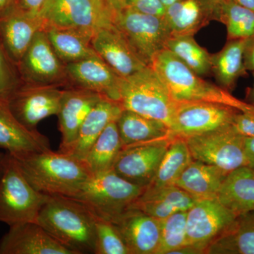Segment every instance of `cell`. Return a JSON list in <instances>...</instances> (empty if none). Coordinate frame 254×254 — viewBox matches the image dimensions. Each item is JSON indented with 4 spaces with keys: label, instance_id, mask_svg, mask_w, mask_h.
<instances>
[{
    "label": "cell",
    "instance_id": "6da1fadb",
    "mask_svg": "<svg viewBox=\"0 0 254 254\" xmlns=\"http://www.w3.org/2000/svg\"><path fill=\"white\" fill-rule=\"evenodd\" d=\"M14 158L32 186L47 195L73 198L91 176L82 160L59 150L50 148Z\"/></svg>",
    "mask_w": 254,
    "mask_h": 254
},
{
    "label": "cell",
    "instance_id": "7a4b0ae2",
    "mask_svg": "<svg viewBox=\"0 0 254 254\" xmlns=\"http://www.w3.org/2000/svg\"><path fill=\"white\" fill-rule=\"evenodd\" d=\"M36 222L75 254H94V214L78 200L47 195Z\"/></svg>",
    "mask_w": 254,
    "mask_h": 254
},
{
    "label": "cell",
    "instance_id": "3957f363",
    "mask_svg": "<svg viewBox=\"0 0 254 254\" xmlns=\"http://www.w3.org/2000/svg\"><path fill=\"white\" fill-rule=\"evenodd\" d=\"M168 87L177 103L208 102L254 113V106L237 99L227 90L205 81L168 50L155 55L150 65Z\"/></svg>",
    "mask_w": 254,
    "mask_h": 254
},
{
    "label": "cell",
    "instance_id": "277c9868",
    "mask_svg": "<svg viewBox=\"0 0 254 254\" xmlns=\"http://www.w3.org/2000/svg\"><path fill=\"white\" fill-rule=\"evenodd\" d=\"M119 103L123 110L158 120L170 128L177 105L168 87L150 66L123 78Z\"/></svg>",
    "mask_w": 254,
    "mask_h": 254
},
{
    "label": "cell",
    "instance_id": "5b68a950",
    "mask_svg": "<svg viewBox=\"0 0 254 254\" xmlns=\"http://www.w3.org/2000/svg\"><path fill=\"white\" fill-rule=\"evenodd\" d=\"M46 198L28 181L16 159L6 153L0 176V222L11 226L36 222Z\"/></svg>",
    "mask_w": 254,
    "mask_h": 254
},
{
    "label": "cell",
    "instance_id": "8992f818",
    "mask_svg": "<svg viewBox=\"0 0 254 254\" xmlns=\"http://www.w3.org/2000/svg\"><path fill=\"white\" fill-rule=\"evenodd\" d=\"M145 188L130 183L113 170L92 175L73 198L110 221L129 208Z\"/></svg>",
    "mask_w": 254,
    "mask_h": 254
},
{
    "label": "cell",
    "instance_id": "52a82bcc",
    "mask_svg": "<svg viewBox=\"0 0 254 254\" xmlns=\"http://www.w3.org/2000/svg\"><path fill=\"white\" fill-rule=\"evenodd\" d=\"M116 13L107 0H48L40 14L45 26L74 28L93 35L113 25Z\"/></svg>",
    "mask_w": 254,
    "mask_h": 254
},
{
    "label": "cell",
    "instance_id": "ba28073f",
    "mask_svg": "<svg viewBox=\"0 0 254 254\" xmlns=\"http://www.w3.org/2000/svg\"><path fill=\"white\" fill-rule=\"evenodd\" d=\"M193 160L221 169L229 174L247 166L245 138L231 125L185 138Z\"/></svg>",
    "mask_w": 254,
    "mask_h": 254
},
{
    "label": "cell",
    "instance_id": "9c48e42d",
    "mask_svg": "<svg viewBox=\"0 0 254 254\" xmlns=\"http://www.w3.org/2000/svg\"><path fill=\"white\" fill-rule=\"evenodd\" d=\"M114 24L145 64L165 49L170 32L163 16H153L123 8L115 15Z\"/></svg>",
    "mask_w": 254,
    "mask_h": 254
},
{
    "label": "cell",
    "instance_id": "30bf717a",
    "mask_svg": "<svg viewBox=\"0 0 254 254\" xmlns=\"http://www.w3.org/2000/svg\"><path fill=\"white\" fill-rule=\"evenodd\" d=\"M16 68L25 84L69 87L66 66L55 53L43 29L35 35Z\"/></svg>",
    "mask_w": 254,
    "mask_h": 254
},
{
    "label": "cell",
    "instance_id": "8fae6325",
    "mask_svg": "<svg viewBox=\"0 0 254 254\" xmlns=\"http://www.w3.org/2000/svg\"><path fill=\"white\" fill-rule=\"evenodd\" d=\"M238 112L240 110L219 103H177L170 129L174 136L183 138L202 134L230 126Z\"/></svg>",
    "mask_w": 254,
    "mask_h": 254
},
{
    "label": "cell",
    "instance_id": "7c38bea8",
    "mask_svg": "<svg viewBox=\"0 0 254 254\" xmlns=\"http://www.w3.org/2000/svg\"><path fill=\"white\" fill-rule=\"evenodd\" d=\"M237 215L216 198L198 200L187 211V245L205 250L235 221Z\"/></svg>",
    "mask_w": 254,
    "mask_h": 254
},
{
    "label": "cell",
    "instance_id": "4fadbf2b",
    "mask_svg": "<svg viewBox=\"0 0 254 254\" xmlns=\"http://www.w3.org/2000/svg\"><path fill=\"white\" fill-rule=\"evenodd\" d=\"M174 137L123 147L114 171L130 183L145 188L153 181Z\"/></svg>",
    "mask_w": 254,
    "mask_h": 254
},
{
    "label": "cell",
    "instance_id": "5bb4252c",
    "mask_svg": "<svg viewBox=\"0 0 254 254\" xmlns=\"http://www.w3.org/2000/svg\"><path fill=\"white\" fill-rule=\"evenodd\" d=\"M63 89L22 83L6 98L13 115L25 127L36 129L42 120L58 115Z\"/></svg>",
    "mask_w": 254,
    "mask_h": 254
},
{
    "label": "cell",
    "instance_id": "9a60e30c",
    "mask_svg": "<svg viewBox=\"0 0 254 254\" xmlns=\"http://www.w3.org/2000/svg\"><path fill=\"white\" fill-rule=\"evenodd\" d=\"M45 21L40 13L20 7L15 2L0 16V40L11 61L17 65Z\"/></svg>",
    "mask_w": 254,
    "mask_h": 254
},
{
    "label": "cell",
    "instance_id": "2e32d148",
    "mask_svg": "<svg viewBox=\"0 0 254 254\" xmlns=\"http://www.w3.org/2000/svg\"><path fill=\"white\" fill-rule=\"evenodd\" d=\"M91 44L96 54L120 77H128L148 66L115 24L95 32Z\"/></svg>",
    "mask_w": 254,
    "mask_h": 254
},
{
    "label": "cell",
    "instance_id": "e0dca14e",
    "mask_svg": "<svg viewBox=\"0 0 254 254\" xmlns=\"http://www.w3.org/2000/svg\"><path fill=\"white\" fill-rule=\"evenodd\" d=\"M96 92L78 88H64L58 113L59 129L62 135L59 151L66 153L77 138L82 123L87 115L103 99Z\"/></svg>",
    "mask_w": 254,
    "mask_h": 254
},
{
    "label": "cell",
    "instance_id": "ac0fdd59",
    "mask_svg": "<svg viewBox=\"0 0 254 254\" xmlns=\"http://www.w3.org/2000/svg\"><path fill=\"white\" fill-rule=\"evenodd\" d=\"M69 87L96 92L114 101L120 100L123 78L98 55L66 64Z\"/></svg>",
    "mask_w": 254,
    "mask_h": 254
},
{
    "label": "cell",
    "instance_id": "d6986e66",
    "mask_svg": "<svg viewBox=\"0 0 254 254\" xmlns=\"http://www.w3.org/2000/svg\"><path fill=\"white\" fill-rule=\"evenodd\" d=\"M0 254H75L36 222L9 226L0 240Z\"/></svg>",
    "mask_w": 254,
    "mask_h": 254
},
{
    "label": "cell",
    "instance_id": "ffe728a7",
    "mask_svg": "<svg viewBox=\"0 0 254 254\" xmlns=\"http://www.w3.org/2000/svg\"><path fill=\"white\" fill-rule=\"evenodd\" d=\"M129 254H157L160 220L141 210L128 208L113 220Z\"/></svg>",
    "mask_w": 254,
    "mask_h": 254
},
{
    "label": "cell",
    "instance_id": "44dd1931",
    "mask_svg": "<svg viewBox=\"0 0 254 254\" xmlns=\"http://www.w3.org/2000/svg\"><path fill=\"white\" fill-rule=\"evenodd\" d=\"M50 148L48 138L38 130L28 128L20 123L6 100L0 98V149L18 158Z\"/></svg>",
    "mask_w": 254,
    "mask_h": 254
},
{
    "label": "cell",
    "instance_id": "7402d4cb",
    "mask_svg": "<svg viewBox=\"0 0 254 254\" xmlns=\"http://www.w3.org/2000/svg\"><path fill=\"white\" fill-rule=\"evenodd\" d=\"M163 17L171 36H194L215 20V9L211 0H180L166 7Z\"/></svg>",
    "mask_w": 254,
    "mask_h": 254
},
{
    "label": "cell",
    "instance_id": "603a6c76",
    "mask_svg": "<svg viewBox=\"0 0 254 254\" xmlns=\"http://www.w3.org/2000/svg\"><path fill=\"white\" fill-rule=\"evenodd\" d=\"M197 200L175 185L160 188L146 187L129 208L137 209L153 218L163 220L177 212L188 211Z\"/></svg>",
    "mask_w": 254,
    "mask_h": 254
},
{
    "label": "cell",
    "instance_id": "cb8c5ba5",
    "mask_svg": "<svg viewBox=\"0 0 254 254\" xmlns=\"http://www.w3.org/2000/svg\"><path fill=\"white\" fill-rule=\"evenodd\" d=\"M123 110L118 102L103 98L87 115L76 141L66 154L83 161L102 132L110 123L118 120Z\"/></svg>",
    "mask_w": 254,
    "mask_h": 254
},
{
    "label": "cell",
    "instance_id": "d4e9b609",
    "mask_svg": "<svg viewBox=\"0 0 254 254\" xmlns=\"http://www.w3.org/2000/svg\"><path fill=\"white\" fill-rule=\"evenodd\" d=\"M215 198L235 215L254 211V170L243 166L229 173Z\"/></svg>",
    "mask_w": 254,
    "mask_h": 254
},
{
    "label": "cell",
    "instance_id": "484cf974",
    "mask_svg": "<svg viewBox=\"0 0 254 254\" xmlns=\"http://www.w3.org/2000/svg\"><path fill=\"white\" fill-rule=\"evenodd\" d=\"M227 175L217 167L193 160L175 185L197 200L215 198Z\"/></svg>",
    "mask_w": 254,
    "mask_h": 254
},
{
    "label": "cell",
    "instance_id": "4316f807",
    "mask_svg": "<svg viewBox=\"0 0 254 254\" xmlns=\"http://www.w3.org/2000/svg\"><path fill=\"white\" fill-rule=\"evenodd\" d=\"M117 125L123 147L175 136L165 123L131 110H123Z\"/></svg>",
    "mask_w": 254,
    "mask_h": 254
},
{
    "label": "cell",
    "instance_id": "83f0119b",
    "mask_svg": "<svg viewBox=\"0 0 254 254\" xmlns=\"http://www.w3.org/2000/svg\"><path fill=\"white\" fill-rule=\"evenodd\" d=\"M55 53L64 64L98 55L91 44L93 35L74 28L47 25L43 28Z\"/></svg>",
    "mask_w": 254,
    "mask_h": 254
},
{
    "label": "cell",
    "instance_id": "f1b7e54d",
    "mask_svg": "<svg viewBox=\"0 0 254 254\" xmlns=\"http://www.w3.org/2000/svg\"><path fill=\"white\" fill-rule=\"evenodd\" d=\"M208 254H254V211L237 215L235 221L211 244Z\"/></svg>",
    "mask_w": 254,
    "mask_h": 254
},
{
    "label": "cell",
    "instance_id": "f546056e",
    "mask_svg": "<svg viewBox=\"0 0 254 254\" xmlns=\"http://www.w3.org/2000/svg\"><path fill=\"white\" fill-rule=\"evenodd\" d=\"M245 40H227L220 51L211 55V73L218 86L229 92L239 78L247 74L243 58Z\"/></svg>",
    "mask_w": 254,
    "mask_h": 254
},
{
    "label": "cell",
    "instance_id": "4dcf8cb0",
    "mask_svg": "<svg viewBox=\"0 0 254 254\" xmlns=\"http://www.w3.org/2000/svg\"><path fill=\"white\" fill-rule=\"evenodd\" d=\"M123 144L117 125L112 122L94 142L83 162L91 175H99L113 170Z\"/></svg>",
    "mask_w": 254,
    "mask_h": 254
},
{
    "label": "cell",
    "instance_id": "1f68e13d",
    "mask_svg": "<svg viewBox=\"0 0 254 254\" xmlns=\"http://www.w3.org/2000/svg\"><path fill=\"white\" fill-rule=\"evenodd\" d=\"M192 161L193 158L185 138L174 137L162 159L153 181L147 187L160 188L175 185L177 179Z\"/></svg>",
    "mask_w": 254,
    "mask_h": 254
},
{
    "label": "cell",
    "instance_id": "d6a6232c",
    "mask_svg": "<svg viewBox=\"0 0 254 254\" xmlns=\"http://www.w3.org/2000/svg\"><path fill=\"white\" fill-rule=\"evenodd\" d=\"M165 49L202 77L211 74V55L197 43L193 36H171Z\"/></svg>",
    "mask_w": 254,
    "mask_h": 254
},
{
    "label": "cell",
    "instance_id": "836d02e7",
    "mask_svg": "<svg viewBox=\"0 0 254 254\" xmlns=\"http://www.w3.org/2000/svg\"><path fill=\"white\" fill-rule=\"evenodd\" d=\"M216 21L226 27L227 40L247 39L254 34V11L231 0H222Z\"/></svg>",
    "mask_w": 254,
    "mask_h": 254
},
{
    "label": "cell",
    "instance_id": "e575fe53",
    "mask_svg": "<svg viewBox=\"0 0 254 254\" xmlns=\"http://www.w3.org/2000/svg\"><path fill=\"white\" fill-rule=\"evenodd\" d=\"M187 211L177 212L160 220V244L157 254H170L187 245Z\"/></svg>",
    "mask_w": 254,
    "mask_h": 254
},
{
    "label": "cell",
    "instance_id": "d590c367",
    "mask_svg": "<svg viewBox=\"0 0 254 254\" xmlns=\"http://www.w3.org/2000/svg\"><path fill=\"white\" fill-rule=\"evenodd\" d=\"M94 214V213H93ZM95 254H129L115 224L94 214Z\"/></svg>",
    "mask_w": 254,
    "mask_h": 254
},
{
    "label": "cell",
    "instance_id": "8d00e7d4",
    "mask_svg": "<svg viewBox=\"0 0 254 254\" xmlns=\"http://www.w3.org/2000/svg\"><path fill=\"white\" fill-rule=\"evenodd\" d=\"M22 83L16 65L9 59L0 40V98L6 99Z\"/></svg>",
    "mask_w": 254,
    "mask_h": 254
},
{
    "label": "cell",
    "instance_id": "74e56055",
    "mask_svg": "<svg viewBox=\"0 0 254 254\" xmlns=\"http://www.w3.org/2000/svg\"><path fill=\"white\" fill-rule=\"evenodd\" d=\"M123 8L157 16H163L166 10L160 0H123Z\"/></svg>",
    "mask_w": 254,
    "mask_h": 254
},
{
    "label": "cell",
    "instance_id": "f35d334b",
    "mask_svg": "<svg viewBox=\"0 0 254 254\" xmlns=\"http://www.w3.org/2000/svg\"><path fill=\"white\" fill-rule=\"evenodd\" d=\"M234 131L245 137H254V113L238 112L232 120L231 125Z\"/></svg>",
    "mask_w": 254,
    "mask_h": 254
},
{
    "label": "cell",
    "instance_id": "ab89813d",
    "mask_svg": "<svg viewBox=\"0 0 254 254\" xmlns=\"http://www.w3.org/2000/svg\"><path fill=\"white\" fill-rule=\"evenodd\" d=\"M243 58L246 70L254 72V34L245 40Z\"/></svg>",
    "mask_w": 254,
    "mask_h": 254
},
{
    "label": "cell",
    "instance_id": "60d3db41",
    "mask_svg": "<svg viewBox=\"0 0 254 254\" xmlns=\"http://www.w3.org/2000/svg\"><path fill=\"white\" fill-rule=\"evenodd\" d=\"M48 1V0H16V4L26 11L40 13Z\"/></svg>",
    "mask_w": 254,
    "mask_h": 254
},
{
    "label": "cell",
    "instance_id": "b9f144b4",
    "mask_svg": "<svg viewBox=\"0 0 254 254\" xmlns=\"http://www.w3.org/2000/svg\"><path fill=\"white\" fill-rule=\"evenodd\" d=\"M245 155L247 160V166L254 171V137L245 138Z\"/></svg>",
    "mask_w": 254,
    "mask_h": 254
},
{
    "label": "cell",
    "instance_id": "7bdbcfd3",
    "mask_svg": "<svg viewBox=\"0 0 254 254\" xmlns=\"http://www.w3.org/2000/svg\"><path fill=\"white\" fill-rule=\"evenodd\" d=\"M170 254H201V253L194 247L186 245L173 251Z\"/></svg>",
    "mask_w": 254,
    "mask_h": 254
},
{
    "label": "cell",
    "instance_id": "ee69618b",
    "mask_svg": "<svg viewBox=\"0 0 254 254\" xmlns=\"http://www.w3.org/2000/svg\"><path fill=\"white\" fill-rule=\"evenodd\" d=\"M16 0H0V16L6 11L10 6L15 4Z\"/></svg>",
    "mask_w": 254,
    "mask_h": 254
},
{
    "label": "cell",
    "instance_id": "f6af8a7d",
    "mask_svg": "<svg viewBox=\"0 0 254 254\" xmlns=\"http://www.w3.org/2000/svg\"><path fill=\"white\" fill-rule=\"evenodd\" d=\"M254 83L253 86L249 88L246 95V103L254 106V72H253Z\"/></svg>",
    "mask_w": 254,
    "mask_h": 254
},
{
    "label": "cell",
    "instance_id": "bcb514c9",
    "mask_svg": "<svg viewBox=\"0 0 254 254\" xmlns=\"http://www.w3.org/2000/svg\"><path fill=\"white\" fill-rule=\"evenodd\" d=\"M231 1L254 11V0H231Z\"/></svg>",
    "mask_w": 254,
    "mask_h": 254
},
{
    "label": "cell",
    "instance_id": "7dc6e473",
    "mask_svg": "<svg viewBox=\"0 0 254 254\" xmlns=\"http://www.w3.org/2000/svg\"><path fill=\"white\" fill-rule=\"evenodd\" d=\"M116 12L123 8V0H107Z\"/></svg>",
    "mask_w": 254,
    "mask_h": 254
},
{
    "label": "cell",
    "instance_id": "c3c4849f",
    "mask_svg": "<svg viewBox=\"0 0 254 254\" xmlns=\"http://www.w3.org/2000/svg\"><path fill=\"white\" fill-rule=\"evenodd\" d=\"M5 157H6V152H5V153L0 152V176H1L3 168H4Z\"/></svg>",
    "mask_w": 254,
    "mask_h": 254
},
{
    "label": "cell",
    "instance_id": "681fc988",
    "mask_svg": "<svg viewBox=\"0 0 254 254\" xmlns=\"http://www.w3.org/2000/svg\"><path fill=\"white\" fill-rule=\"evenodd\" d=\"M162 3L165 5V7H168L170 5L174 4V3L177 2V1H180V0H160Z\"/></svg>",
    "mask_w": 254,
    "mask_h": 254
},
{
    "label": "cell",
    "instance_id": "f907efd6",
    "mask_svg": "<svg viewBox=\"0 0 254 254\" xmlns=\"http://www.w3.org/2000/svg\"><path fill=\"white\" fill-rule=\"evenodd\" d=\"M211 1H212V2H213L214 6H215V20H216L217 9H218V7L219 4H220V3L221 2L222 0H211Z\"/></svg>",
    "mask_w": 254,
    "mask_h": 254
}]
</instances>
